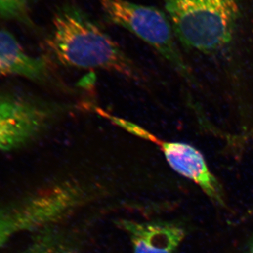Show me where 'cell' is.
Instances as JSON below:
<instances>
[{
	"label": "cell",
	"mask_w": 253,
	"mask_h": 253,
	"mask_svg": "<svg viewBox=\"0 0 253 253\" xmlns=\"http://www.w3.org/2000/svg\"><path fill=\"white\" fill-rule=\"evenodd\" d=\"M174 36L190 49L206 54L231 42L239 22V0H163Z\"/></svg>",
	"instance_id": "obj_2"
},
{
	"label": "cell",
	"mask_w": 253,
	"mask_h": 253,
	"mask_svg": "<svg viewBox=\"0 0 253 253\" xmlns=\"http://www.w3.org/2000/svg\"><path fill=\"white\" fill-rule=\"evenodd\" d=\"M28 0H0V18L31 24L28 14Z\"/></svg>",
	"instance_id": "obj_9"
},
{
	"label": "cell",
	"mask_w": 253,
	"mask_h": 253,
	"mask_svg": "<svg viewBox=\"0 0 253 253\" xmlns=\"http://www.w3.org/2000/svg\"><path fill=\"white\" fill-rule=\"evenodd\" d=\"M47 46L63 66L106 70L141 81L139 70L117 42L74 5L56 11Z\"/></svg>",
	"instance_id": "obj_1"
},
{
	"label": "cell",
	"mask_w": 253,
	"mask_h": 253,
	"mask_svg": "<svg viewBox=\"0 0 253 253\" xmlns=\"http://www.w3.org/2000/svg\"><path fill=\"white\" fill-rule=\"evenodd\" d=\"M111 22L126 28L152 46L187 81H194L191 68L174 41V31L167 14L154 6L127 0H99Z\"/></svg>",
	"instance_id": "obj_3"
},
{
	"label": "cell",
	"mask_w": 253,
	"mask_h": 253,
	"mask_svg": "<svg viewBox=\"0 0 253 253\" xmlns=\"http://www.w3.org/2000/svg\"><path fill=\"white\" fill-rule=\"evenodd\" d=\"M63 211L61 199L51 190L0 206V248L21 233L49 225Z\"/></svg>",
	"instance_id": "obj_6"
},
{
	"label": "cell",
	"mask_w": 253,
	"mask_h": 253,
	"mask_svg": "<svg viewBox=\"0 0 253 253\" xmlns=\"http://www.w3.org/2000/svg\"><path fill=\"white\" fill-rule=\"evenodd\" d=\"M248 253H253V239H252V241H251V244H250Z\"/></svg>",
	"instance_id": "obj_11"
},
{
	"label": "cell",
	"mask_w": 253,
	"mask_h": 253,
	"mask_svg": "<svg viewBox=\"0 0 253 253\" xmlns=\"http://www.w3.org/2000/svg\"><path fill=\"white\" fill-rule=\"evenodd\" d=\"M248 213H249V214H250V215H251V214H253V206L252 208H251V209H250L249 212Z\"/></svg>",
	"instance_id": "obj_12"
},
{
	"label": "cell",
	"mask_w": 253,
	"mask_h": 253,
	"mask_svg": "<svg viewBox=\"0 0 253 253\" xmlns=\"http://www.w3.org/2000/svg\"><path fill=\"white\" fill-rule=\"evenodd\" d=\"M69 109L0 91V151L27 146Z\"/></svg>",
	"instance_id": "obj_4"
},
{
	"label": "cell",
	"mask_w": 253,
	"mask_h": 253,
	"mask_svg": "<svg viewBox=\"0 0 253 253\" xmlns=\"http://www.w3.org/2000/svg\"><path fill=\"white\" fill-rule=\"evenodd\" d=\"M119 225L129 236L133 253H174L186 234L182 226L170 221L122 219Z\"/></svg>",
	"instance_id": "obj_7"
},
{
	"label": "cell",
	"mask_w": 253,
	"mask_h": 253,
	"mask_svg": "<svg viewBox=\"0 0 253 253\" xmlns=\"http://www.w3.org/2000/svg\"><path fill=\"white\" fill-rule=\"evenodd\" d=\"M109 120L133 135L157 145L169 166L176 173L199 186L214 204L225 206L222 188L199 150L186 143L163 141L142 126L113 115L109 116Z\"/></svg>",
	"instance_id": "obj_5"
},
{
	"label": "cell",
	"mask_w": 253,
	"mask_h": 253,
	"mask_svg": "<svg viewBox=\"0 0 253 253\" xmlns=\"http://www.w3.org/2000/svg\"><path fill=\"white\" fill-rule=\"evenodd\" d=\"M9 76L42 83L49 78V66L44 58L28 55L9 32L0 30V76Z\"/></svg>",
	"instance_id": "obj_8"
},
{
	"label": "cell",
	"mask_w": 253,
	"mask_h": 253,
	"mask_svg": "<svg viewBox=\"0 0 253 253\" xmlns=\"http://www.w3.org/2000/svg\"><path fill=\"white\" fill-rule=\"evenodd\" d=\"M56 241L44 237L35 243L26 253H65L62 247Z\"/></svg>",
	"instance_id": "obj_10"
}]
</instances>
